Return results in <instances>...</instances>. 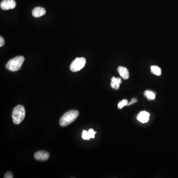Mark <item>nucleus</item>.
<instances>
[{
  "instance_id": "nucleus-1",
  "label": "nucleus",
  "mask_w": 178,
  "mask_h": 178,
  "mask_svg": "<svg viewBox=\"0 0 178 178\" xmlns=\"http://www.w3.org/2000/svg\"><path fill=\"white\" fill-rule=\"evenodd\" d=\"M79 116L78 111L72 110L66 112L61 117L59 121L60 125L62 127H66L73 122Z\"/></svg>"
},
{
  "instance_id": "nucleus-2",
  "label": "nucleus",
  "mask_w": 178,
  "mask_h": 178,
  "mask_svg": "<svg viewBox=\"0 0 178 178\" xmlns=\"http://www.w3.org/2000/svg\"><path fill=\"white\" fill-rule=\"evenodd\" d=\"M25 108L22 105H18L13 109L12 112V118L15 124L19 125L23 121L25 118Z\"/></svg>"
},
{
  "instance_id": "nucleus-3",
  "label": "nucleus",
  "mask_w": 178,
  "mask_h": 178,
  "mask_svg": "<svg viewBox=\"0 0 178 178\" xmlns=\"http://www.w3.org/2000/svg\"><path fill=\"white\" fill-rule=\"evenodd\" d=\"M24 60L25 59L23 56H16V58L9 60L6 64L5 67L8 70L10 71H17L21 68Z\"/></svg>"
},
{
  "instance_id": "nucleus-4",
  "label": "nucleus",
  "mask_w": 178,
  "mask_h": 178,
  "mask_svg": "<svg viewBox=\"0 0 178 178\" xmlns=\"http://www.w3.org/2000/svg\"><path fill=\"white\" fill-rule=\"evenodd\" d=\"M86 63V60L85 58H76L71 64L70 69L72 72H77L81 70L85 66Z\"/></svg>"
},
{
  "instance_id": "nucleus-5",
  "label": "nucleus",
  "mask_w": 178,
  "mask_h": 178,
  "mask_svg": "<svg viewBox=\"0 0 178 178\" xmlns=\"http://www.w3.org/2000/svg\"><path fill=\"white\" fill-rule=\"evenodd\" d=\"M16 6L15 0H3L1 2L0 7L3 10L13 9Z\"/></svg>"
},
{
  "instance_id": "nucleus-6",
  "label": "nucleus",
  "mask_w": 178,
  "mask_h": 178,
  "mask_svg": "<svg viewBox=\"0 0 178 178\" xmlns=\"http://www.w3.org/2000/svg\"><path fill=\"white\" fill-rule=\"evenodd\" d=\"M50 157V155L46 151H38L34 155V158L39 161H46Z\"/></svg>"
},
{
  "instance_id": "nucleus-7",
  "label": "nucleus",
  "mask_w": 178,
  "mask_h": 178,
  "mask_svg": "<svg viewBox=\"0 0 178 178\" xmlns=\"http://www.w3.org/2000/svg\"><path fill=\"white\" fill-rule=\"evenodd\" d=\"M150 114L147 111H141L137 116V119L140 122L143 123H147L149 119Z\"/></svg>"
},
{
  "instance_id": "nucleus-8",
  "label": "nucleus",
  "mask_w": 178,
  "mask_h": 178,
  "mask_svg": "<svg viewBox=\"0 0 178 178\" xmlns=\"http://www.w3.org/2000/svg\"><path fill=\"white\" fill-rule=\"evenodd\" d=\"M46 13V9L42 7H36L32 11V15L35 17H40L44 16Z\"/></svg>"
},
{
  "instance_id": "nucleus-9",
  "label": "nucleus",
  "mask_w": 178,
  "mask_h": 178,
  "mask_svg": "<svg viewBox=\"0 0 178 178\" xmlns=\"http://www.w3.org/2000/svg\"><path fill=\"white\" fill-rule=\"evenodd\" d=\"M117 70L118 73L122 78L126 80L129 78V72L127 68L125 67L119 66Z\"/></svg>"
},
{
  "instance_id": "nucleus-10",
  "label": "nucleus",
  "mask_w": 178,
  "mask_h": 178,
  "mask_svg": "<svg viewBox=\"0 0 178 178\" xmlns=\"http://www.w3.org/2000/svg\"><path fill=\"white\" fill-rule=\"evenodd\" d=\"M122 83V80L120 78H116L113 77L111 78V82L110 84L111 88L115 90H118L120 87V84Z\"/></svg>"
},
{
  "instance_id": "nucleus-11",
  "label": "nucleus",
  "mask_w": 178,
  "mask_h": 178,
  "mask_svg": "<svg viewBox=\"0 0 178 178\" xmlns=\"http://www.w3.org/2000/svg\"><path fill=\"white\" fill-rule=\"evenodd\" d=\"M144 96H145L148 100L149 101H152L155 100V94L152 91H146L144 93Z\"/></svg>"
},
{
  "instance_id": "nucleus-12",
  "label": "nucleus",
  "mask_w": 178,
  "mask_h": 178,
  "mask_svg": "<svg viewBox=\"0 0 178 178\" xmlns=\"http://www.w3.org/2000/svg\"><path fill=\"white\" fill-rule=\"evenodd\" d=\"M151 71L152 73L157 76H160L161 75V69L157 66H152L151 67Z\"/></svg>"
},
{
  "instance_id": "nucleus-13",
  "label": "nucleus",
  "mask_w": 178,
  "mask_h": 178,
  "mask_svg": "<svg viewBox=\"0 0 178 178\" xmlns=\"http://www.w3.org/2000/svg\"><path fill=\"white\" fill-rule=\"evenodd\" d=\"M83 139L86 140H89L91 138L90 134L89 132V131L87 132L85 130H83L82 133V136Z\"/></svg>"
},
{
  "instance_id": "nucleus-14",
  "label": "nucleus",
  "mask_w": 178,
  "mask_h": 178,
  "mask_svg": "<svg viewBox=\"0 0 178 178\" xmlns=\"http://www.w3.org/2000/svg\"><path fill=\"white\" fill-rule=\"evenodd\" d=\"M128 104V101H127V100H122V101H120V102H119V104H118V109H122L124 106L127 105Z\"/></svg>"
},
{
  "instance_id": "nucleus-15",
  "label": "nucleus",
  "mask_w": 178,
  "mask_h": 178,
  "mask_svg": "<svg viewBox=\"0 0 178 178\" xmlns=\"http://www.w3.org/2000/svg\"><path fill=\"white\" fill-rule=\"evenodd\" d=\"M5 178H13V175L11 172H8L5 173V175L4 176Z\"/></svg>"
},
{
  "instance_id": "nucleus-16",
  "label": "nucleus",
  "mask_w": 178,
  "mask_h": 178,
  "mask_svg": "<svg viewBox=\"0 0 178 178\" xmlns=\"http://www.w3.org/2000/svg\"><path fill=\"white\" fill-rule=\"evenodd\" d=\"M89 132L90 134L91 138H93V139L94 138V135H95V134H96V132H94V130L92 129H90V130H89Z\"/></svg>"
},
{
  "instance_id": "nucleus-17",
  "label": "nucleus",
  "mask_w": 178,
  "mask_h": 178,
  "mask_svg": "<svg viewBox=\"0 0 178 178\" xmlns=\"http://www.w3.org/2000/svg\"><path fill=\"white\" fill-rule=\"evenodd\" d=\"M137 101V98H133V99H132V100L130 101V102H129L128 105H133V104L136 103Z\"/></svg>"
},
{
  "instance_id": "nucleus-18",
  "label": "nucleus",
  "mask_w": 178,
  "mask_h": 178,
  "mask_svg": "<svg viewBox=\"0 0 178 178\" xmlns=\"http://www.w3.org/2000/svg\"><path fill=\"white\" fill-rule=\"evenodd\" d=\"M4 44H5V41H4V39L3 37L1 36L0 37V47H2V46H4Z\"/></svg>"
}]
</instances>
